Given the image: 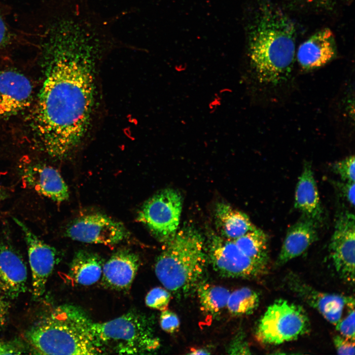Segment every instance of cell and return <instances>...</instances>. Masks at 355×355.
I'll return each instance as SVG.
<instances>
[{"instance_id": "obj_1", "label": "cell", "mask_w": 355, "mask_h": 355, "mask_svg": "<svg viewBox=\"0 0 355 355\" xmlns=\"http://www.w3.org/2000/svg\"><path fill=\"white\" fill-rule=\"evenodd\" d=\"M50 66L35 106L32 127L51 156H67L89 127L95 99L91 49L52 41Z\"/></svg>"}, {"instance_id": "obj_2", "label": "cell", "mask_w": 355, "mask_h": 355, "mask_svg": "<svg viewBox=\"0 0 355 355\" xmlns=\"http://www.w3.org/2000/svg\"><path fill=\"white\" fill-rule=\"evenodd\" d=\"M252 36L250 60L259 82L275 86L286 80L295 52L296 30L292 21L279 9L264 6Z\"/></svg>"}, {"instance_id": "obj_3", "label": "cell", "mask_w": 355, "mask_h": 355, "mask_svg": "<svg viewBox=\"0 0 355 355\" xmlns=\"http://www.w3.org/2000/svg\"><path fill=\"white\" fill-rule=\"evenodd\" d=\"M92 320L80 308L64 304L42 315L25 331L30 351L40 355H98Z\"/></svg>"}, {"instance_id": "obj_4", "label": "cell", "mask_w": 355, "mask_h": 355, "mask_svg": "<svg viewBox=\"0 0 355 355\" xmlns=\"http://www.w3.org/2000/svg\"><path fill=\"white\" fill-rule=\"evenodd\" d=\"M155 264L159 281L168 290L185 295L197 287L205 270L207 253L198 231L185 226L165 243Z\"/></svg>"}, {"instance_id": "obj_5", "label": "cell", "mask_w": 355, "mask_h": 355, "mask_svg": "<svg viewBox=\"0 0 355 355\" xmlns=\"http://www.w3.org/2000/svg\"><path fill=\"white\" fill-rule=\"evenodd\" d=\"M91 331L99 354H146L159 346L150 319L134 310L109 321H92Z\"/></svg>"}, {"instance_id": "obj_6", "label": "cell", "mask_w": 355, "mask_h": 355, "mask_svg": "<svg viewBox=\"0 0 355 355\" xmlns=\"http://www.w3.org/2000/svg\"><path fill=\"white\" fill-rule=\"evenodd\" d=\"M310 330V322L300 305L280 299L270 305L259 320L255 331L257 340L278 345L295 340Z\"/></svg>"}, {"instance_id": "obj_7", "label": "cell", "mask_w": 355, "mask_h": 355, "mask_svg": "<svg viewBox=\"0 0 355 355\" xmlns=\"http://www.w3.org/2000/svg\"><path fill=\"white\" fill-rule=\"evenodd\" d=\"M182 198L176 190L167 188L149 198L138 213L137 220L165 243L176 233L182 210Z\"/></svg>"}, {"instance_id": "obj_8", "label": "cell", "mask_w": 355, "mask_h": 355, "mask_svg": "<svg viewBox=\"0 0 355 355\" xmlns=\"http://www.w3.org/2000/svg\"><path fill=\"white\" fill-rule=\"evenodd\" d=\"M207 252L215 271L225 276L254 278L263 275L267 270V265L248 257L233 240L220 235H212Z\"/></svg>"}, {"instance_id": "obj_9", "label": "cell", "mask_w": 355, "mask_h": 355, "mask_svg": "<svg viewBox=\"0 0 355 355\" xmlns=\"http://www.w3.org/2000/svg\"><path fill=\"white\" fill-rule=\"evenodd\" d=\"M65 234L73 240L105 245L119 243L129 236L121 223L101 213L88 214L75 219L68 226Z\"/></svg>"}, {"instance_id": "obj_10", "label": "cell", "mask_w": 355, "mask_h": 355, "mask_svg": "<svg viewBox=\"0 0 355 355\" xmlns=\"http://www.w3.org/2000/svg\"><path fill=\"white\" fill-rule=\"evenodd\" d=\"M355 218L345 210L339 212L329 246L335 268L343 280L355 282Z\"/></svg>"}, {"instance_id": "obj_11", "label": "cell", "mask_w": 355, "mask_h": 355, "mask_svg": "<svg viewBox=\"0 0 355 355\" xmlns=\"http://www.w3.org/2000/svg\"><path fill=\"white\" fill-rule=\"evenodd\" d=\"M21 228L27 246L32 277V295L35 300L44 294L48 279L58 260L57 250L40 239L21 221L13 218Z\"/></svg>"}, {"instance_id": "obj_12", "label": "cell", "mask_w": 355, "mask_h": 355, "mask_svg": "<svg viewBox=\"0 0 355 355\" xmlns=\"http://www.w3.org/2000/svg\"><path fill=\"white\" fill-rule=\"evenodd\" d=\"M285 283L293 293L335 325L341 320L344 308L355 306L353 297L320 292L292 273L286 276Z\"/></svg>"}, {"instance_id": "obj_13", "label": "cell", "mask_w": 355, "mask_h": 355, "mask_svg": "<svg viewBox=\"0 0 355 355\" xmlns=\"http://www.w3.org/2000/svg\"><path fill=\"white\" fill-rule=\"evenodd\" d=\"M27 269L8 236L0 234V289L8 299H15L27 288Z\"/></svg>"}, {"instance_id": "obj_14", "label": "cell", "mask_w": 355, "mask_h": 355, "mask_svg": "<svg viewBox=\"0 0 355 355\" xmlns=\"http://www.w3.org/2000/svg\"><path fill=\"white\" fill-rule=\"evenodd\" d=\"M33 87L24 74L14 71L0 72V119L15 115L31 102Z\"/></svg>"}, {"instance_id": "obj_15", "label": "cell", "mask_w": 355, "mask_h": 355, "mask_svg": "<svg viewBox=\"0 0 355 355\" xmlns=\"http://www.w3.org/2000/svg\"><path fill=\"white\" fill-rule=\"evenodd\" d=\"M22 175L24 181L40 194L59 202L69 198L67 185L53 167L40 164L29 165L22 170Z\"/></svg>"}, {"instance_id": "obj_16", "label": "cell", "mask_w": 355, "mask_h": 355, "mask_svg": "<svg viewBox=\"0 0 355 355\" xmlns=\"http://www.w3.org/2000/svg\"><path fill=\"white\" fill-rule=\"evenodd\" d=\"M140 264V260L137 254L127 249L118 250L104 263L103 284L107 287L116 290L128 289L136 276Z\"/></svg>"}, {"instance_id": "obj_17", "label": "cell", "mask_w": 355, "mask_h": 355, "mask_svg": "<svg viewBox=\"0 0 355 355\" xmlns=\"http://www.w3.org/2000/svg\"><path fill=\"white\" fill-rule=\"evenodd\" d=\"M336 43L332 32L322 29L310 36L299 47L297 58L300 66L310 70L321 67L332 59Z\"/></svg>"}, {"instance_id": "obj_18", "label": "cell", "mask_w": 355, "mask_h": 355, "mask_svg": "<svg viewBox=\"0 0 355 355\" xmlns=\"http://www.w3.org/2000/svg\"><path fill=\"white\" fill-rule=\"evenodd\" d=\"M320 226L313 220L303 215L288 229L279 255L277 265L284 264L303 253L318 239Z\"/></svg>"}, {"instance_id": "obj_19", "label": "cell", "mask_w": 355, "mask_h": 355, "mask_svg": "<svg viewBox=\"0 0 355 355\" xmlns=\"http://www.w3.org/2000/svg\"><path fill=\"white\" fill-rule=\"evenodd\" d=\"M294 206L302 215L313 220L320 226L322 225L324 211L312 166L309 162L304 163L296 184Z\"/></svg>"}, {"instance_id": "obj_20", "label": "cell", "mask_w": 355, "mask_h": 355, "mask_svg": "<svg viewBox=\"0 0 355 355\" xmlns=\"http://www.w3.org/2000/svg\"><path fill=\"white\" fill-rule=\"evenodd\" d=\"M214 213L218 230L225 239L235 240L256 227L246 213L227 203H218Z\"/></svg>"}, {"instance_id": "obj_21", "label": "cell", "mask_w": 355, "mask_h": 355, "mask_svg": "<svg viewBox=\"0 0 355 355\" xmlns=\"http://www.w3.org/2000/svg\"><path fill=\"white\" fill-rule=\"evenodd\" d=\"M104 263L98 254L87 250H79L72 260L67 278L72 284L92 285L101 278Z\"/></svg>"}, {"instance_id": "obj_22", "label": "cell", "mask_w": 355, "mask_h": 355, "mask_svg": "<svg viewBox=\"0 0 355 355\" xmlns=\"http://www.w3.org/2000/svg\"><path fill=\"white\" fill-rule=\"evenodd\" d=\"M233 241L246 255L259 262L268 265V238L263 230L256 227Z\"/></svg>"}, {"instance_id": "obj_23", "label": "cell", "mask_w": 355, "mask_h": 355, "mask_svg": "<svg viewBox=\"0 0 355 355\" xmlns=\"http://www.w3.org/2000/svg\"><path fill=\"white\" fill-rule=\"evenodd\" d=\"M197 293L202 309L214 316L226 307L230 292L222 286L204 284L198 285Z\"/></svg>"}, {"instance_id": "obj_24", "label": "cell", "mask_w": 355, "mask_h": 355, "mask_svg": "<svg viewBox=\"0 0 355 355\" xmlns=\"http://www.w3.org/2000/svg\"><path fill=\"white\" fill-rule=\"evenodd\" d=\"M258 294L248 287H242L230 293L226 307L229 312L235 316L249 315L258 307Z\"/></svg>"}, {"instance_id": "obj_25", "label": "cell", "mask_w": 355, "mask_h": 355, "mask_svg": "<svg viewBox=\"0 0 355 355\" xmlns=\"http://www.w3.org/2000/svg\"><path fill=\"white\" fill-rule=\"evenodd\" d=\"M170 299L171 295L168 290L157 287L147 294L145 304L150 308L163 311L167 309Z\"/></svg>"}, {"instance_id": "obj_26", "label": "cell", "mask_w": 355, "mask_h": 355, "mask_svg": "<svg viewBox=\"0 0 355 355\" xmlns=\"http://www.w3.org/2000/svg\"><path fill=\"white\" fill-rule=\"evenodd\" d=\"M355 156L350 155L335 163L332 166V170L340 176L342 181L355 182Z\"/></svg>"}, {"instance_id": "obj_27", "label": "cell", "mask_w": 355, "mask_h": 355, "mask_svg": "<svg viewBox=\"0 0 355 355\" xmlns=\"http://www.w3.org/2000/svg\"><path fill=\"white\" fill-rule=\"evenodd\" d=\"M31 351L28 344L18 338L0 339V355L22 354Z\"/></svg>"}, {"instance_id": "obj_28", "label": "cell", "mask_w": 355, "mask_h": 355, "mask_svg": "<svg viewBox=\"0 0 355 355\" xmlns=\"http://www.w3.org/2000/svg\"><path fill=\"white\" fill-rule=\"evenodd\" d=\"M354 306L350 307L347 316L335 325L336 329L342 336L355 341V310Z\"/></svg>"}, {"instance_id": "obj_29", "label": "cell", "mask_w": 355, "mask_h": 355, "mask_svg": "<svg viewBox=\"0 0 355 355\" xmlns=\"http://www.w3.org/2000/svg\"><path fill=\"white\" fill-rule=\"evenodd\" d=\"M160 323L161 328L169 333L176 331L179 326V319L177 315L167 309L162 311L160 317Z\"/></svg>"}, {"instance_id": "obj_30", "label": "cell", "mask_w": 355, "mask_h": 355, "mask_svg": "<svg viewBox=\"0 0 355 355\" xmlns=\"http://www.w3.org/2000/svg\"><path fill=\"white\" fill-rule=\"evenodd\" d=\"M333 343L339 355H355V341L336 335L333 338Z\"/></svg>"}, {"instance_id": "obj_31", "label": "cell", "mask_w": 355, "mask_h": 355, "mask_svg": "<svg viewBox=\"0 0 355 355\" xmlns=\"http://www.w3.org/2000/svg\"><path fill=\"white\" fill-rule=\"evenodd\" d=\"M334 185L340 192L343 197L353 207H355V182L334 181Z\"/></svg>"}, {"instance_id": "obj_32", "label": "cell", "mask_w": 355, "mask_h": 355, "mask_svg": "<svg viewBox=\"0 0 355 355\" xmlns=\"http://www.w3.org/2000/svg\"><path fill=\"white\" fill-rule=\"evenodd\" d=\"M8 299L0 289V331L3 330L8 323L10 308Z\"/></svg>"}, {"instance_id": "obj_33", "label": "cell", "mask_w": 355, "mask_h": 355, "mask_svg": "<svg viewBox=\"0 0 355 355\" xmlns=\"http://www.w3.org/2000/svg\"><path fill=\"white\" fill-rule=\"evenodd\" d=\"M229 351L233 354H250L249 347L241 335L238 336L231 343Z\"/></svg>"}, {"instance_id": "obj_34", "label": "cell", "mask_w": 355, "mask_h": 355, "mask_svg": "<svg viewBox=\"0 0 355 355\" xmlns=\"http://www.w3.org/2000/svg\"><path fill=\"white\" fill-rule=\"evenodd\" d=\"M9 38V32L7 26L0 16V48L3 47Z\"/></svg>"}, {"instance_id": "obj_35", "label": "cell", "mask_w": 355, "mask_h": 355, "mask_svg": "<svg viewBox=\"0 0 355 355\" xmlns=\"http://www.w3.org/2000/svg\"><path fill=\"white\" fill-rule=\"evenodd\" d=\"M209 353L203 349H193L189 353L190 355L209 354Z\"/></svg>"}, {"instance_id": "obj_36", "label": "cell", "mask_w": 355, "mask_h": 355, "mask_svg": "<svg viewBox=\"0 0 355 355\" xmlns=\"http://www.w3.org/2000/svg\"><path fill=\"white\" fill-rule=\"evenodd\" d=\"M6 196V194L4 190L0 187V200L4 199Z\"/></svg>"}, {"instance_id": "obj_37", "label": "cell", "mask_w": 355, "mask_h": 355, "mask_svg": "<svg viewBox=\"0 0 355 355\" xmlns=\"http://www.w3.org/2000/svg\"><path fill=\"white\" fill-rule=\"evenodd\" d=\"M308 0V1H313V0Z\"/></svg>"}]
</instances>
